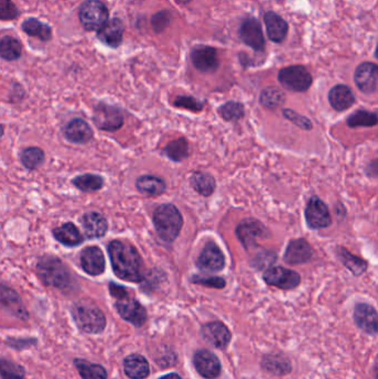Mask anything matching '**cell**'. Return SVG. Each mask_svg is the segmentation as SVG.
Segmentation results:
<instances>
[{
  "label": "cell",
  "instance_id": "cell-1",
  "mask_svg": "<svg viewBox=\"0 0 378 379\" xmlns=\"http://www.w3.org/2000/svg\"><path fill=\"white\" fill-rule=\"evenodd\" d=\"M108 253L114 273L119 279L131 283H140L145 279L143 257L132 244L119 239L111 241Z\"/></svg>",
  "mask_w": 378,
  "mask_h": 379
},
{
  "label": "cell",
  "instance_id": "cell-2",
  "mask_svg": "<svg viewBox=\"0 0 378 379\" xmlns=\"http://www.w3.org/2000/svg\"><path fill=\"white\" fill-rule=\"evenodd\" d=\"M37 274L45 285L58 288L60 291L74 288L72 274L58 257L52 255L41 257L38 262Z\"/></svg>",
  "mask_w": 378,
  "mask_h": 379
},
{
  "label": "cell",
  "instance_id": "cell-3",
  "mask_svg": "<svg viewBox=\"0 0 378 379\" xmlns=\"http://www.w3.org/2000/svg\"><path fill=\"white\" fill-rule=\"evenodd\" d=\"M154 224L160 239L167 243L174 242L182 230V214L174 204H161L154 211Z\"/></svg>",
  "mask_w": 378,
  "mask_h": 379
},
{
  "label": "cell",
  "instance_id": "cell-4",
  "mask_svg": "<svg viewBox=\"0 0 378 379\" xmlns=\"http://www.w3.org/2000/svg\"><path fill=\"white\" fill-rule=\"evenodd\" d=\"M72 318L80 331L85 334H100L105 331V314L94 303L81 301L72 306Z\"/></svg>",
  "mask_w": 378,
  "mask_h": 379
},
{
  "label": "cell",
  "instance_id": "cell-5",
  "mask_svg": "<svg viewBox=\"0 0 378 379\" xmlns=\"http://www.w3.org/2000/svg\"><path fill=\"white\" fill-rule=\"evenodd\" d=\"M78 16L87 32H98L109 21V9L100 0H85L80 6Z\"/></svg>",
  "mask_w": 378,
  "mask_h": 379
},
{
  "label": "cell",
  "instance_id": "cell-6",
  "mask_svg": "<svg viewBox=\"0 0 378 379\" xmlns=\"http://www.w3.org/2000/svg\"><path fill=\"white\" fill-rule=\"evenodd\" d=\"M277 79L281 86L293 92H305L313 83L311 72L301 65L285 67L280 70Z\"/></svg>",
  "mask_w": 378,
  "mask_h": 379
},
{
  "label": "cell",
  "instance_id": "cell-7",
  "mask_svg": "<svg viewBox=\"0 0 378 379\" xmlns=\"http://www.w3.org/2000/svg\"><path fill=\"white\" fill-rule=\"evenodd\" d=\"M265 283L270 286L290 291L297 288L301 283V277L297 272L287 270L283 266H272L263 274Z\"/></svg>",
  "mask_w": 378,
  "mask_h": 379
},
{
  "label": "cell",
  "instance_id": "cell-8",
  "mask_svg": "<svg viewBox=\"0 0 378 379\" xmlns=\"http://www.w3.org/2000/svg\"><path fill=\"white\" fill-rule=\"evenodd\" d=\"M94 123L103 131H116L123 126V112L117 107L99 103L94 108Z\"/></svg>",
  "mask_w": 378,
  "mask_h": 379
},
{
  "label": "cell",
  "instance_id": "cell-9",
  "mask_svg": "<svg viewBox=\"0 0 378 379\" xmlns=\"http://www.w3.org/2000/svg\"><path fill=\"white\" fill-rule=\"evenodd\" d=\"M116 307L120 316L136 327H143L148 319L145 308L130 295L117 299Z\"/></svg>",
  "mask_w": 378,
  "mask_h": 379
},
{
  "label": "cell",
  "instance_id": "cell-10",
  "mask_svg": "<svg viewBox=\"0 0 378 379\" xmlns=\"http://www.w3.org/2000/svg\"><path fill=\"white\" fill-rule=\"evenodd\" d=\"M240 39L254 52H262L265 48V38L259 20L253 17L245 18L239 30Z\"/></svg>",
  "mask_w": 378,
  "mask_h": 379
},
{
  "label": "cell",
  "instance_id": "cell-11",
  "mask_svg": "<svg viewBox=\"0 0 378 379\" xmlns=\"http://www.w3.org/2000/svg\"><path fill=\"white\" fill-rule=\"evenodd\" d=\"M305 219L307 224L313 230H321L332 224L330 211L319 197H311L305 208Z\"/></svg>",
  "mask_w": 378,
  "mask_h": 379
},
{
  "label": "cell",
  "instance_id": "cell-12",
  "mask_svg": "<svg viewBox=\"0 0 378 379\" xmlns=\"http://www.w3.org/2000/svg\"><path fill=\"white\" fill-rule=\"evenodd\" d=\"M196 266L207 273L222 271L225 266L224 254L222 253L221 248L216 243H208L196 259Z\"/></svg>",
  "mask_w": 378,
  "mask_h": 379
},
{
  "label": "cell",
  "instance_id": "cell-13",
  "mask_svg": "<svg viewBox=\"0 0 378 379\" xmlns=\"http://www.w3.org/2000/svg\"><path fill=\"white\" fill-rule=\"evenodd\" d=\"M191 61L194 68L201 72H214L220 67L218 52L213 47L198 45L191 52Z\"/></svg>",
  "mask_w": 378,
  "mask_h": 379
},
{
  "label": "cell",
  "instance_id": "cell-14",
  "mask_svg": "<svg viewBox=\"0 0 378 379\" xmlns=\"http://www.w3.org/2000/svg\"><path fill=\"white\" fill-rule=\"evenodd\" d=\"M196 371L205 379H216L221 375L222 366L220 359L208 349H199L193 356Z\"/></svg>",
  "mask_w": 378,
  "mask_h": 379
},
{
  "label": "cell",
  "instance_id": "cell-15",
  "mask_svg": "<svg viewBox=\"0 0 378 379\" xmlns=\"http://www.w3.org/2000/svg\"><path fill=\"white\" fill-rule=\"evenodd\" d=\"M354 81L363 94H370L378 88V66L374 63H363L356 68Z\"/></svg>",
  "mask_w": 378,
  "mask_h": 379
},
{
  "label": "cell",
  "instance_id": "cell-16",
  "mask_svg": "<svg viewBox=\"0 0 378 379\" xmlns=\"http://www.w3.org/2000/svg\"><path fill=\"white\" fill-rule=\"evenodd\" d=\"M201 334H202L203 339L208 343L209 345L213 346L214 348H219V349L228 347L231 338H232V334H231L228 326L219 321L205 324L201 329Z\"/></svg>",
  "mask_w": 378,
  "mask_h": 379
},
{
  "label": "cell",
  "instance_id": "cell-17",
  "mask_svg": "<svg viewBox=\"0 0 378 379\" xmlns=\"http://www.w3.org/2000/svg\"><path fill=\"white\" fill-rule=\"evenodd\" d=\"M354 321L357 327L367 335L378 334V313L367 303H359L354 310Z\"/></svg>",
  "mask_w": 378,
  "mask_h": 379
},
{
  "label": "cell",
  "instance_id": "cell-18",
  "mask_svg": "<svg viewBox=\"0 0 378 379\" xmlns=\"http://www.w3.org/2000/svg\"><path fill=\"white\" fill-rule=\"evenodd\" d=\"M80 264L83 271L89 275H101L105 270V259L101 248L98 246L85 248L80 255Z\"/></svg>",
  "mask_w": 378,
  "mask_h": 379
},
{
  "label": "cell",
  "instance_id": "cell-19",
  "mask_svg": "<svg viewBox=\"0 0 378 379\" xmlns=\"http://www.w3.org/2000/svg\"><path fill=\"white\" fill-rule=\"evenodd\" d=\"M268 230L255 219H245L236 228V235L246 250L255 246L256 239L266 237Z\"/></svg>",
  "mask_w": 378,
  "mask_h": 379
},
{
  "label": "cell",
  "instance_id": "cell-20",
  "mask_svg": "<svg viewBox=\"0 0 378 379\" xmlns=\"http://www.w3.org/2000/svg\"><path fill=\"white\" fill-rule=\"evenodd\" d=\"M125 34V25L123 20L114 18L109 20L103 28L97 32L98 39L110 48H118L121 46Z\"/></svg>",
  "mask_w": 378,
  "mask_h": 379
},
{
  "label": "cell",
  "instance_id": "cell-21",
  "mask_svg": "<svg viewBox=\"0 0 378 379\" xmlns=\"http://www.w3.org/2000/svg\"><path fill=\"white\" fill-rule=\"evenodd\" d=\"M313 257V248L306 239H293L288 243L284 254V261L291 266L303 264Z\"/></svg>",
  "mask_w": 378,
  "mask_h": 379
},
{
  "label": "cell",
  "instance_id": "cell-22",
  "mask_svg": "<svg viewBox=\"0 0 378 379\" xmlns=\"http://www.w3.org/2000/svg\"><path fill=\"white\" fill-rule=\"evenodd\" d=\"M63 134L65 139L77 144L88 143L94 138L92 127L89 126L88 122H85V120L79 118L67 123V126L63 129Z\"/></svg>",
  "mask_w": 378,
  "mask_h": 379
},
{
  "label": "cell",
  "instance_id": "cell-23",
  "mask_svg": "<svg viewBox=\"0 0 378 379\" xmlns=\"http://www.w3.org/2000/svg\"><path fill=\"white\" fill-rule=\"evenodd\" d=\"M83 231L89 239H99L105 237L108 231V222L103 214L98 212H88L80 219Z\"/></svg>",
  "mask_w": 378,
  "mask_h": 379
},
{
  "label": "cell",
  "instance_id": "cell-24",
  "mask_svg": "<svg viewBox=\"0 0 378 379\" xmlns=\"http://www.w3.org/2000/svg\"><path fill=\"white\" fill-rule=\"evenodd\" d=\"M263 19L271 41L275 43H283L288 32V23L274 12H265Z\"/></svg>",
  "mask_w": 378,
  "mask_h": 379
},
{
  "label": "cell",
  "instance_id": "cell-25",
  "mask_svg": "<svg viewBox=\"0 0 378 379\" xmlns=\"http://www.w3.org/2000/svg\"><path fill=\"white\" fill-rule=\"evenodd\" d=\"M1 306L5 311L12 314L17 318L26 321L28 318V312L23 306L21 299L14 290L7 288L6 285L1 286Z\"/></svg>",
  "mask_w": 378,
  "mask_h": 379
},
{
  "label": "cell",
  "instance_id": "cell-26",
  "mask_svg": "<svg viewBox=\"0 0 378 379\" xmlns=\"http://www.w3.org/2000/svg\"><path fill=\"white\" fill-rule=\"evenodd\" d=\"M125 373L131 379H145L150 373L149 362L143 355L131 354L123 360Z\"/></svg>",
  "mask_w": 378,
  "mask_h": 379
},
{
  "label": "cell",
  "instance_id": "cell-27",
  "mask_svg": "<svg viewBox=\"0 0 378 379\" xmlns=\"http://www.w3.org/2000/svg\"><path fill=\"white\" fill-rule=\"evenodd\" d=\"M328 101L332 108L337 111H345L355 103V96L352 89L345 85H337L330 89L328 94Z\"/></svg>",
  "mask_w": 378,
  "mask_h": 379
},
{
  "label": "cell",
  "instance_id": "cell-28",
  "mask_svg": "<svg viewBox=\"0 0 378 379\" xmlns=\"http://www.w3.org/2000/svg\"><path fill=\"white\" fill-rule=\"evenodd\" d=\"M52 234L58 242L61 243L63 246H69V248L80 246L85 239L77 226L72 222L65 223L59 228H54Z\"/></svg>",
  "mask_w": 378,
  "mask_h": 379
},
{
  "label": "cell",
  "instance_id": "cell-29",
  "mask_svg": "<svg viewBox=\"0 0 378 379\" xmlns=\"http://www.w3.org/2000/svg\"><path fill=\"white\" fill-rule=\"evenodd\" d=\"M136 186L139 192L147 194L149 197H159L161 194L165 193L167 183L161 177L145 174V175L138 177Z\"/></svg>",
  "mask_w": 378,
  "mask_h": 379
},
{
  "label": "cell",
  "instance_id": "cell-30",
  "mask_svg": "<svg viewBox=\"0 0 378 379\" xmlns=\"http://www.w3.org/2000/svg\"><path fill=\"white\" fill-rule=\"evenodd\" d=\"M262 367L264 371L275 376H283L292 371L290 359L280 354L265 355L262 359Z\"/></svg>",
  "mask_w": 378,
  "mask_h": 379
},
{
  "label": "cell",
  "instance_id": "cell-31",
  "mask_svg": "<svg viewBox=\"0 0 378 379\" xmlns=\"http://www.w3.org/2000/svg\"><path fill=\"white\" fill-rule=\"evenodd\" d=\"M21 29L30 37L37 38L41 41H50L52 39V29L48 23H43L36 18H28L21 23Z\"/></svg>",
  "mask_w": 378,
  "mask_h": 379
},
{
  "label": "cell",
  "instance_id": "cell-32",
  "mask_svg": "<svg viewBox=\"0 0 378 379\" xmlns=\"http://www.w3.org/2000/svg\"><path fill=\"white\" fill-rule=\"evenodd\" d=\"M336 253H337L339 259H341V262L343 263V266L348 268L355 277H359L366 271L367 266H368L366 261L347 251L346 248H337Z\"/></svg>",
  "mask_w": 378,
  "mask_h": 379
},
{
  "label": "cell",
  "instance_id": "cell-33",
  "mask_svg": "<svg viewBox=\"0 0 378 379\" xmlns=\"http://www.w3.org/2000/svg\"><path fill=\"white\" fill-rule=\"evenodd\" d=\"M191 186L200 195L210 197L216 190V180L207 172H194L191 177Z\"/></svg>",
  "mask_w": 378,
  "mask_h": 379
},
{
  "label": "cell",
  "instance_id": "cell-34",
  "mask_svg": "<svg viewBox=\"0 0 378 379\" xmlns=\"http://www.w3.org/2000/svg\"><path fill=\"white\" fill-rule=\"evenodd\" d=\"M23 54V46L19 40L12 36H3L0 40V57L6 61L19 59Z\"/></svg>",
  "mask_w": 378,
  "mask_h": 379
},
{
  "label": "cell",
  "instance_id": "cell-35",
  "mask_svg": "<svg viewBox=\"0 0 378 379\" xmlns=\"http://www.w3.org/2000/svg\"><path fill=\"white\" fill-rule=\"evenodd\" d=\"M74 365L77 367L80 376L83 377V379H107L108 377L105 367L98 364H92L85 359H76Z\"/></svg>",
  "mask_w": 378,
  "mask_h": 379
},
{
  "label": "cell",
  "instance_id": "cell-36",
  "mask_svg": "<svg viewBox=\"0 0 378 379\" xmlns=\"http://www.w3.org/2000/svg\"><path fill=\"white\" fill-rule=\"evenodd\" d=\"M72 184L83 192H97L105 186V180L97 174H83L72 180Z\"/></svg>",
  "mask_w": 378,
  "mask_h": 379
},
{
  "label": "cell",
  "instance_id": "cell-37",
  "mask_svg": "<svg viewBox=\"0 0 378 379\" xmlns=\"http://www.w3.org/2000/svg\"><path fill=\"white\" fill-rule=\"evenodd\" d=\"M20 161L25 168L32 171L43 164L45 161V152L37 147H29L20 153Z\"/></svg>",
  "mask_w": 378,
  "mask_h": 379
},
{
  "label": "cell",
  "instance_id": "cell-38",
  "mask_svg": "<svg viewBox=\"0 0 378 379\" xmlns=\"http://www.w3.org/2000/svg\"><path fill=\"white\" fill-rule=\"evenodd\" d=\"M284 101L285 94L275 87L265 88L260 96V102L262 106L266 109H271V110L279 108L284 103Z\"/></svg>",
  "mask_w": 378,
  "mask_h": 379
},
{
  "label": "cell",
  "instance_id": "cell-39",
  "mask_svg": "<svg viewBox=\"0 0 378 379\" xmlns=\"http://www.w3.org/2000/svg\"><path fill=\"white\" fill-rule=\"evenodd\" d=\"M165 153L174 162H181L188 157L189 144L185 138L174 140L165 148Z\"/></svg>",
  "mask_w": 378,
  "mask_h": 379
},
{
  "label": "cell",
  "instance_id": "cell-40",
  "mask_svg": "<svg viewBox=\"0 0 378 379\" xmlns=\"http://www.w3.org/2000/svg\"><path fill=\"white\" fill-rule=\"evenodd\" d=\"M378 123V116L374 112L366 111V110H359L350 114L347 119V124L350 128L357 127H374Z\"/></svg>",
  "mask_w": 378,
  "mask_h": 379
},
{
  "label": "cell",
  "instance_id": "cell-41",
  "mask_svg": "<svg viewBox=\"0 0 378 379\" xmlns=\"http://www.w3.org/2000/svg\"><path fill=\"white\" fill-rule=\"evenodd\" d=\"M219 113L225 121H238L244 117V107L236 101H229L220 107Z\"/></svg>",
  "mask_w": 378,
  "mask_h": 379
},
{
  "label": "cell",
  "instance_id": "cell-42",
  "mask_svg": "<svg viewBox=\"0 0 378 379\" xmlns=\"http://www.w3.org/2000/svg\"><path fill=\"white\" fill-rule=\"evenodd\" d=\"M1 377L3 379H26L25 369L14 362L1 359Z\"/></svg>",
  "mask_w": 378,
  "mask_h": 379
},
{
  "label": "cell",
  "instance_id": "cell-43",
  "mask_svg": "<svg viewBox=\"0 0 378 379\" xmlns=\"http://www.w3.org/2000/svg\"><path fill=\"white\" fill-rule=\"evenodd\" d=\"M205 102L203 101H200L193 97H189V96H180L174 101V106L188 109L190 111H202Z\"/></svg>",
  "mask_w": 378,
  "mask_h": 379
},
{
  "label": "cell",
  "instance_id": "cell-44",
  "mask_svg": "<svg viewBox=\"0 0 378 379\" xmlns=\"http://www.w3.org/2000/svg\"><path fill=\"white\" fill-rule=\"evenodd\" d=\"M192 283L194 284H199V285L207 286V288H218V290H222L225 288L224 279L218 277H202V275H196L192 277Z\"/></svg>",
  "mask_w": 378,
  "mask_h": 379
},
{
  "label": "cell",
  "instance_id": "cell-45",
  "mask_svg": "<svg viewBox=\"0 0 378 379\" xmlns=\"http://www.w3.org/2000/svg\"><path fill=\"white\" fill-rule=\"evenodd\" d=\"M19 9L12 0H0V18L3 21L14 20L19 16Z\"/></svg>",
  "mask_w": 378,
  "mask_h": 379
},
{
  "label": "cell",
  "instance_id": "cell-46",
  "mask_svg": "<svg viewBox=\"0 0 378 379\" xmlns=\"http://www.w3.org/2000/svg\"><path fill=\"white\" fill-rule=\"evenodd\" d=\"M171 20V14L169 10H161L154 14L151 19V25L156 32H162L169 26Z\"/></svg>",
  "mask_w": 378,
  "mask_h": 379
},
{
  "label": "cell",
  "instance_id": "cell-47",
  "mask_svg": "<svg viewBox=\"0 0 378 379\" xmlns=\"http://www.w3.org/2000/svg\"><path fill=\"white\" fill-rule=\"evenodd\" d=\"M283 114H284L286 119L292 121L295 126L300 127L301 129H304V130H311V129H312V122H311L310 119L303 117L301 114L296 113L293 110L285 109L284 111H283Z\"/></svg>",
  "mask_w": 378,
  "mask_h": 379
},
{
  "label": "cell",
  "instance_id": "cell-48",
  "mask_svg": "<svg viewBox=\"0 0 378 379\" xmlns=\"http://www.w3.org/2000/svg\"><path fill=\"white\" fill-rule=\"evenodd\" d=\"M109 290H110L111 295L116 299H123V297L129 295L128 291L123 286L118 285V284L114 282H111L109 284Z\"/></svg>",
  "mask_w": 378,
  "mask_h": 379
},
{
  "label": "cell",
  "instance_id": "cell-49",
  "mask_svg": "<svg viewBox=\"0 0 378 379\" xmlns=\"http://www.w3.org/2000/svg\"><path fill=\"white\" fill-rule=\"evenodd\" d=\"M159 379H182V377L178 375L176 373H168L165 376L160 377Z\"/></svg>",
  "mask_w": 378,
  "mask_h": 379
},
{
  "label": "cell",
  "instance_id": "cell-50",
  "mask_svg": "<svg viewBox=\"0 0 378 379\" xmlns=\"http://www.w3.org/2000/svg\"><path fill=\"white\" fill-rule=\"evenodd\" d=\"M176 1L180 5H187V3H191L192 0H176Z\"/></svg>",
  "mask_w": 378,
  "mask_h": 379
},
{
  "label": "cell",
  "instance_id": "cell-51",
  "mask_svg": "<svg viewBox=\"0 0 378 379\" xmlns=\"http://www.w3.org/2000/svg\"><path fill=\"white\" fill-rule=\"evenodd\" d=\"M375 57H376V59L378 60V43H377V46H376V49H375Z\"/></svg>",
  "mask_w": 378,
  "mask_h": 379
}]
</instances>
